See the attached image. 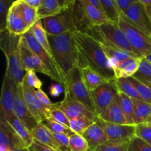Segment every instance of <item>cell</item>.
Wrapping results in <instances>:
<instances>
[{"mask_svg":"<svg viewBox=\"0 0 151 151\" xmlns=\"http://www.w3.org/2000/svg\"><path fill=\"white\" fill-rule=\"evenodd\" d=\"M63 88L64 98L81 102L95 114V109L91 91L88 90L84 82L80 65L74 68L66 75Z\"/></svg>","mask_w":151,"mask_h":151,"instance_id":"obj_5","label":"cell"},{"mask_svg":"<svg viewBox=\"0 0 151 151\" xmlns=\"http://www.w3.org/2000/svg\"><path fill=\"white\" fill-rule=\"evenodd\" d=\"M22 88L27 106L37 122L38 123H42L46 119H50L49 114L40 105L35 96V89L29 86L24 81H23L22 83Z\"/></svg>","mask_w":151,"mask_h":151,"instance_id":"obj_15","label":"cell"},{"mask_svg":"<svg viewBox=\"0 0 151 151\" xmlns=\"http://www.w3.org/2000/svg\"><path fill=\"white\" fill-rule=\"evenodd\" d=\"M97 117L111 123L127 124L126 119L121 108L119 93L116 94L112 103Z\"/></svg>","mask_w":151,"mask_h":151,"instance_id":"obj_19","label":"cell"},{"mask_svg":"<svg viewBox=\"0 0 151 151\" xmlns=\"http://www.w3.org/2000/svg\"><path fill=\"white\" fill-rule=\"evenodd\" d=\"M64 91V88L60 84H52L50 87V93L53 97H58Z\"/></svg>","mask_w":151,"mask_h":151,"instance_id":"obj_47","label":"cell"},{"mask_svg":"<svg viewBox=\"0 0 151 151\" xmlns=\"http://www.w3.org/2000/svg\"><path fill=\"white\" fill-rule=\"evenodd\" d=\"M32 135L34 139L39 142L50 147L56 151H63L52 133L43 123H39L36 128L32 130Z\"/></svg>","mask_w":151,"mask_h":151,"instance_id":"obj_21","label":"cell"},{"mask_svg":"<svg viewBox=\"0 0 151 151\" xmlns=\"http://www.w3.org/2000/svg\"><path fill=\"white\" fill-rule=\"evenodd\" d=\"M69 148L72 151H90L86 140L82 135L78 134L69 137Z\"/></svg>","mask_w":151,"mask_h":151,"instance_id":"obj_38","label":"cell"},{"mask_svg":"<svg viewBox=\"0 0 151 151\" xmlns=\"http://www.w3.org/2000/svg\"><path fill=\"white\" fill-rule=\"evenodd\" d=\"M118 24L137 55L141 58H145L151 54L150 37L131 26L121 17Z\"/></svg>","mask_w":151,"mask_h":151,"instance_id":"obj_7","label":"cell"},{"mask_svg":"<svg viewBox=\"0 0 151 151\" xmlns=\"http://www.w3.org/2000/svg\"><path fill=\"white\" fill-rule=\"evenodd\" d=\"M13 0H0V32L7 29V21L9 11Z\"/></svg>","mask_w":151,"mask_h":151,"instance_id":"obj_39","label":"cell"},{"mask_svg":"<svg viewBox=\"0 0 151 151\" xmlns=\"http://www.w3.org/2000/svg\"><path fill=\"white\" fill-rule=\"evenodd\" d=\"M147 122H148V123H150V125H151V115L150 116V117H149L148 120H147Z\"/></svg>","mask_w":151,"mask_h":151,"instance_id":"obj_55","label":"cell"},{"mask_svg":"<svg viewBox=\"0 0 151 151\" xmlns=\"http://www.w3.org/2000/svg\"><path fill=\"white\" fill-rule=\"evenodd\" d=\"M82 136L88 142L90 151H94L97 146L109 141L104 130L96 122L88 127Z\"/></svg>","mask_w":151,"mask_h":151,"instance_id":"obj_20","label":"cell"},{"mask_svg":"<svg viewBox=\"0 0 151 151\" xmlns=\"http://www.w3.org/2000/svg\"><path fill=\"white\" fill-rule=\"evenodd\" d=\"M74 31L60 35H48L52 54L59 66L63 78L80 65V55L74 38Z\"/></svg>","mask_w":151,"mask_h":151,"instance_id":"obj_2","label":"cell"},{"mask_svg":"<svg viewBox=\"0 0 151 151\" xmlns=\"http://www.w3.org/2000/svg\"><path fill=\"white\" fill-rule=\"evenodd\" d=\"M95 122L103 128L109 141L131 140L136 136V125L116 124L108 122L97 117Z\"/></svg>","mask_w":151,"mask_h":151,"instance_id":"obj_11","label":"cell"},{"mask_svg":"<svg viewBox=\"0 0 151 151\" xmlns=\"http://www.w3.org/2000/svg\"><path fill=\"white\" fill-rule=\"evenodd\" d=\"M19 1V0H18ZM20 4L21 10H22V15L24 19L25 22L27 25L28 28L30 29L37 21L39 20L38 15V9L29 5L24 1H19Z\"/></svg>","mask_w":151,"mask_h":151,"instance_id":"obj_32","label":"cell"},{"mask_svg":"<svg viewBox=\"0 0 151 151\" xmlns=\"http://www.w3.org/2000/svg\"><path fill=\"white\" fill-rule=\"evenodd\" d=\"M59 2V4L62 8L65 9L66 7V0H58Z\"/></svg>","mask_w":151,"mask_h":151,"instance_id":"obj_52","label":"cell"},{"mask_svg":"<svg viewBox=\"0 0 151 151\" xmlns=\"http://www.w3.org/2000/svg\"><path fill=\"white\" fill-rule=\"evenodd\" d=\"M42 123L53 134H63L69 137L75 134L70 128H68L66 125L55 122L50 119H46Z\"/></svg>","mask_w":151,"mask_h":151,"instance_id":"obj_36","label":"cell"},{"mask_svg":"<svg viewBox=\"0 0 151 151\" xmlns=\"http://www.w3.org/2000/svg\"><path fill=\"white\" fill-rule=\"evenodd\" d=\"M134 77L147 85L151 86V63L145 58H142L138 72Z\"/></svg>","mask_w":151,"mask_h":151,"instance_id":"obj_35","label":"cell"},{"mask_svg":"<svg viewBox=\"0 0 151 151\" xmlns=\"http://www.w3.org/2000/svg\"><path fill=\"white\" fill-rule=\"evenodd\" d=\"M147 10H148V12H149V14H150V18H151V10H149V9H147Z\"/></svg>","mask_w":151,"mask_h":151,"instance_id":"obj_56","label":"cell"},{"mask_svg":"<svg viewBox=\"0 0 151 151\" xmlns=\"http://www.w3.org/2000/svg\"><path fill=\"white\" fill-rule=\"evenodd\" d=\"M143 58H131L121 62L114 68L116 79L128 78L135 75L138 72L140 63Z\"/></svg>","mask_w":151,"mask_h":151,"instance_id":"obj_22","label":"cell"},{"mask_svg":"<svg viewBox=\"0 0 151 151\" xmlns=\"http://www.w3.org/2000/svg\"><path fill=\"white\" fill-rule=\"evenodd\" d=\"M1 117H2V116H1ZM3 118L7 121V122L15 130V131L17 133L18 135L23 140L24 142L26 144V145L28 147H30L32 143H33L34 138L32 135V133L21 122L20 119L14 114H12L8 115V116Z\"/></svg>","mask_w":151,"mask_h":151,"instance_id":"obj_24","label":"cell"},{"mask_svg":"<svg viewBox=\"0 0 151 151\" xmlns=\"http://www.w3.org/2000/svg\"><path fill=\"white\" fill-rule=\"evenodd\" d=\"M83 31L91 34L103 45L127 50L136 54L118 23L110 21L98 26L88 25Z\"/></svg>","mask_w":151,"mask_h":151,"instance_id":"obj_4","label":"cell"},{"mask_svg":"<svg viewBox=\"0 0 151 151\" xmlns=\"http://www.w3.org/2000/svg\"><path fill=\"white\" fill-rule=\"evenodd\" d=\"M78 0H66V7L76 4Z\"/></svg>","mask_w":151,"mask_h":151,"instance_id":"obj_51","label":"cell"},{"mask_svg":"<svg viewBox=\"0 0 151 151\" xmlns=\"http://www.w3.org/2000/svg\"><path fill=\"white\" fill-rule=\"evenodd\" d=\"M21 36L11 33L7 29L1 32L0 35V47L7 59L6 72L16 85H20L23 83L25 75L19 55Z\"/></svg>","mask_w":151,"mask_h":151,"instance_id":"obj_3","label":"cell"},{"mask_svg":"<svg viewBox=\"0 0 151 151\" xmlns=\"http://www.w3.org/2000/svg\"><path fill=\"white\" fill-rule=\"evenodd\" d=\"M13 151H30L29 147H23V148H18Z\"/></svg>","mask_w":151,"mask_h":151,"instance_id":"obj_53","label":"cell"},{"mask_svg":"<svg viewBox=\"0 0 151 151\" xmlns=\"http://www.w3.org/2000/svg\"><path fill=\"white\" fill-rule=\"evenodd\" d=\"M119 93V101L121 108L126 119L128 125H135L134 124V109L133 100L122 93Z\"/></svg>","mask_w":151,"mask_h":151,"instance_id":"obj_31","label":"cell"},{"mask_svg":"<svg viewBox=\"0 0 151 151\" xmlns=\"http://www.w3.org/2000/svg\"><path fill=\"white\" fill-rule=\"evenodd\" d=\"M117 94L118 91L115 85V81L103 84L95 90L91 91L97 117L112 103Z\"/></svg>","mask_w":151,"mask_h":151,"instance_id":"obj_9","label":"cell"},{"mask_svg":"<svg viewBox=\"0 0 151 151\" xmlns=\"http://www.w3.org/2000/svg\"><path fill=\"white\" fill-rule=\"evenodd\" d=\"M19 55H20L21 63L25 72L28 70H32L35 72H39L47 75L52 80L53 79L52 75L48 68L45 66V64L38 57V55H35L27 46L24 41L22 40V36L19 44Z\"/></svg>","mask_w":151,"mask_h":151,"instance_id":"obj_10","label":"cell"},{"mask_svg":"<svg viewBox=\"0 0 151 151\" xmlns=\"http://www.w3.org/2000/svg\"><path fill=\"white\" fill-rule=\"evenodd\" d=\"M102 10L109 21L118 23L120 19L121 11L115 0H98Z\"/></svg>","mask_w":151,"mask_h":151,"instance_id":"obj_28","label":"cell"},{"mask_svg":"<svg viewBox=\"0 0 151 151\" xmlns=\"http://www.w3.org/2000/svg\"><path fill=\"white\" fill-rule=\"evenodd\" d=\"M133 103L134 109V124L138 125L147 122L151 115V104L140 100H133Z\"/></svg>","mask_w":151,"mask_h":151,"instance_id":"obj_26","label":"cell"},{"mask_svg":"<svg viewBox=\"0 0 151 151\" xmlns=\"http://www.w3.org/2000/svg\"><path fill=\"white\" fill-rule=\"evenodd\" d=\"M145 58L147 59V60H148V61L150 62V63H151V54L149 55H147V57H145Z\"/></svg>","mask_w":151,"mask_h":151,"instance_id":"obj_54","label":"cell"},{"mask_svg":"<svg viewBox=\"0 0 151 151\" xmlns=\"http://www.w3.org/2000/svg\"><path fill=\"white\" fill-rule=\"evenodd\" d=\"M83 13L89 26H98L110 21L101 10L91 4L88 0H78Z\"/></svg>","mask_w":151,"mask_h":151,"instance_id":"obj_18","label":"cell"},{"mask_svg":"<svg viewBox=\"0 0 151 151\" xmlns=\"http://www.w3.org/2000/svg\"><path fill=\"white\" fill-rule=\"evenodd\" d=\"M13 114L20 119L21 122L27 127V128L31 133L32 130L36 128L39 124L34 118L27 106L23 97L22 84L16 86L14 106H13Z\"/></svg>","mask_w":151,"mask_h":151,"instance_id":"obj_13","label":"cell"},{"mask_svg":"<svg viewBox=\"0 0 151 151\" xmlns=\"http://www.w3.org/2000/svg\"><path fill=\"white\" fill-rule=\"evenodd\" d=\"M24 81L29 86L33 88L34 89H41L43 83L42 82H41V80L38 78V76H37L36 74H35V72H34V71H26V72H25Z\"/></svg>","mask_w":151,"mask_h":151,"instance_id":"obj_43","label":"cell"},{"mask_svg":"<svg viewBox=\"0 0 151 151\" xmlns=\"http://www.w3.org/2000/svg\"><path fill=\"white\" fill-rule=\"evenodd\" d=\"M29 148L30 151H56L54 149L39 142L35 139H34L33 143Z\"/></svg>","mask_w":151,"mask_h":151,"instance_id":"obj_45","label":"cell"},{"mask_svg":"<svg viewBox=\"0 0 151 151\" xmlns=\"http://www.w3.org/2000/svg\"><path fill=\"white\" fill-rule=\"evenodd\" d=\"M7 29L11 33L17 35H24L29 29L24 19L20 4L18 0H16L13 2L9 11L7 21Z\"/></svg>","mask_w":151,"mask_h":151,"instance_id":"obj_17","label":"cell"},{"mask_svg":"<svg viewBox=\"0 0 151 151\" xmlns=\"http://www.w3.org/2000/svg\"><path fill=\"white\" fill-rule=\"evenodd\" d=\"M115 85L118 92L122 93L133 100H142L135 86L131 83L128 78H118L115 80Z\"/></svg>","mask_w":151,"mask_h":151,"instance_id":"obj_30","label":"cell"},{"mask_svg":"<svg viewBox=\"0 0 151 151\" xmlns=\"http://www.w3.org/2000/svg\"><path fill=\"white\" fill-rule=\"evenodd\" d=\"M88 1H89L91 3V4H94V6H96V7H98V8L100 9V10H102L101 6H100V2H99L98 0H88ZM102 11H103V10H102Z\"/></svg>","mask_w":151,"mask_h":151,"instance_id":"obj_50","label":"cell"},{"mask_svg":"<svg viewBox=\"0 0 151 151\" xmlns=\"http://www.w3.org/2000/svg\"><path fill=\"white\" fill-rule=\"evenodd\" d=\"M50 119L55 121V122H57L58 123L62 124V125H66L68 128H70L69 118L66 116L64 112L60 109L58 103H53L52 107L50 109Z\"/></svg>","mask_w":151,"mask_h":151,"instance_id":"obj_40","label":"cell"},{"mask_svg":"<svg viewBox=\"0 0 151 151\" xmlns=\"http://www.w3.org/2000/svg\"><path fill=\"white\" fill-rule=\"evenodd\" d=\"M74 38L80 55V66H88L104 78L115 81L114 71L103 46L86 31H74Z\"/></svg>","mask_w":151,"mask_h":151,"instance_id":"obj_1","label":"cell"},{"mask_svg":"<svg viewBox=\"0 0 151 151\" xmlns=\"http://www.w3.org/2000/svg\"><path fill=\"white\" fill-rule=\"evenodd\" d=\"M19 1H24V0H19Z\"/></svg>","mask_w":151,"mask_h":151,"instance_id":"obj_57","label":"cell"},{"mask_svg":"<svg viewBox=\"0 0 151 151\" xmlns=\"http://www.w3.org/2000/svg\"><path fill=\"white\" fill-rule=\"evenodd\" d=\"M139 1L142 3L145 6L146 8L151 10V0H139Z\"/></svg>","mask_w":151,"mask_h":151,"instance_id":"obj_49","label":"cell"},{"mask_svg":"<svg viewBox=\"0 0 151 151\" xmlns=\"http://www.w3.org/2000/svg\"><path fill=\"white\" fill-rule=\"evenodd\" d=\"M35 96L39 102L40 105L42 106L43 109L47 112V114L50 116V109H52L53 106V103H52L51 100L48 97L45 92L42 89L35 90Z\"/></svg>","mask_w":151,"mask_h":151,"instance_id":"obj_44","label":"cell"},{"mask_svg":"<svg viewBox=\"0 0 151 151\" xmlns=\"http://www.w3.org/2000/svg\"><path fill=\"white\" fill-rule=\"evenodd\" d=\"M36 38L37 41L44 47V48L50 53L51 55H52L51 52V49H50V43H49L48 39V35H47V32H46L45 29L43 25V22L41 19H39L35 23V24L29 29Z\"/></svg>","mask_w":151,"mask_h":151,"instance_id":"obj_29","label":"cell"},{"mask_svg":"<svg viewBox=\"0 0 151 151\" xmlns=\"http://www.w3.org/2000/svg\"><path fill=\"white\" fill-rule=\"evenodd\" d=\"M121 13L125 11L127 8L132 5L134 3L139 1V0H115Z\"/></svg>","mask_w":151,"mask_h":151,"instance_id":"obj_46","label":"cell"},{"mask_svg":"<svg viewBox=\"0 0 151 151\" xmlns=\"http://www.w3.org/2000/svg\"><path fill=\"white\" fill-rule=\"evenodd\" d=\"M41 1H42V0H24V1H24L25 3H27V4H29V5L38 9V7H39L40 4H41Z\"/></svg>","mask_w":151,"mask_h":151,"instance_id":"obj_48","label":"cell"},{"mask_svg":"<svg viewBox=\"0 0 151 151\" xmlns=\"http://www.w3.org/2000/svg\"><path fill=\"white\" fill-rule=\"evenodd\" d=\"M95 121L91 120L86 117H81L69 120L70 128L75 134L82 135L84 131L89 126H91Z\"/></svg>","mask_w":151,"mask_h":151,"instance_id":"obj_37","label":"cell"},{"mask_svg":"<svg viewBox=\"0 0 151 151\" xmlns=\"http://www.w3.org/2000/svg\"><path fill=\"white\" fill-rule=\"evenodd\" d=\"M131 140L108 141L97 146L94 151H128Z\"/></svg>","mask_w":151,"mask_h":151,"instance_id":"obj_33","label":"cell"},{"mask_svg":"<svg viewBox=\"0 0 151 151\" xmlns=\"http://www.w3.org/2000/svg\"><path fill=\"white\" fill-rule=\"evenodd\" d=\"M103 46L106 55L109 57L111 65L113 67V69L116 67L121 62L124 61L127 59L131 58H141L139 57L137 55L127 51V50L114 48V47H109V46Z\"/></svg>","mask_w":151,"mask_h":151,"instance_id":"obj_25","label":"cell"},{"mask_svg":"<svg viewBox=\"0 0 151 151\" xmlns=\"http://www.w3.org/2000/svg\"><path fill=\"white\" fill-rule=\"evenodd\" d=\"M83 78L90 91H92L103 84L110 82V80L104 78L88 66H80Z\"/></svg>","mask_w":151,"mask_h":151,"instance_id":"obj_23","label":"cell"},{"mask_svg":"<svg viewBox=\"0 0 151 151\" xmlns=\"http://www.w3.org/2000/svg\"><path fill=\"white\" fill-rule=\"evenodd\" d=\"M128 79L135 86L142 100L151 104V86L147 85L134 76L128 78Z\"/></svg>","mask_w":151,"mask_h":151,"instance_id":"obj_34","label":"cell"},{"mask_svg":"<svg viewBox=\"0 0 151 151\" xmlns=\"http://www.w3.org/2000/svg\"><path fill=\"white\" fill-rule=\"evenodd\" d=\"M63 10L58 0H42L38 8V18L42 20L45 18L56 16Z\"/></svg>","mask_w":151,"mask_h":151,"instance_id":"obj_27","label":"cell"},{"mask_svg":"<svg viewBox=\"0 0 151 151\" xmlns=\"http://www.w3.org/2000/svg\"><path fill=\"white\" fill-rule=\"evenodd\" d=\"M16 84L13 81L10 75L5 72L3 79L1 88V99H0V116L5 117L13 114V106L15 101Z\"/></svg>","mask_w":151,"mask_h":151,"instance_id":"obj_14","label":"cell"},{"mask_svg":"<svg viewBox=\"0 0 151 151\" xmlns=\"http://www.w3.org/2000/svg\"><path fill=\"white\" fill-rule=\"evenodd\" d=\"M136 128V136L146 142L148 143L151 146V125L148 122L138 124Z\"/></svg>","mask_w":151,"mask_h":151,"instance_id":"obj_41","label":"cell"},{"mask_svg":"<svg viewBox=\"0 0 151 151\" xmlns=\"http://www.w3.org/2000/svg\"><path fill=\"white\" fill-rule=\"evenodd\" d=\"M22 38L28 47L38 55V57L43 61L45 66L48 68L51 74L52 75L53 81L60 84L63 87L65 86V80L63 78L60 69L58 66L57 63L55 60L52 55L50 54L42 45L37 41L36 38L32 33L30 29L27 31L26 33L22 35Z\"/></svg>","mask_w":151,"mask_h":151,"instance_id":"obj_6","label":"cell"},{"mask_svg":"<svg viewBox=\"0 0 151 151\" xmlns=\"http://www.w3.org/2000/svg\"><path fill=\"white\" fill-rule=\"evenodd\" d=\"M23 147H28L7 121L0 116V151H13Z\"/></svg>","mask_w":151,"mask_h":151,"instance_id":"obj_12","label":"cell"},{"mask_svg":"<svg viewBox=\"0 0 151 151\" xmlns=\"http://www.w3.org/2000/svg\"><path fill=\"white\" fill-rule=\"evenodd\" d=\"M60 109L64 112L69 120L78 119L81 117H86L91 120L95 121L97 116L88 107L78 100L63 98L61 102L58 103Z\"/></svg>","mask_w":151,"mask_h":151,"instance_id":"obj_16","label":"cell"},{"mask_svg":"<svg viewBox=\"0 0 151 151\" xmlns=\"http://www.w3.org/2000/svg\"><path fill=\"white\" fill-rule=\"evenodd\" d=\"M120 17L129 24L151 38V18L147 9L139 1L122 12Z\"/></svg>","mask_w":151,"mask_h":151,"instance_id":"obj_8","label":"cell"},{"mask_svg":"<svg viewBox=\"0 0 151 151\" xmlns=\"http://www.w3.org/2000/svg\"><path fill=\"white\" fill-rule=\"evenodd\" d=\"M128 151H151V146L141 138L135 136L130 142Z\"/></svg>","mask_w":151,"mask_h":151,"instance_id":"obj_42","label":"cell"}]
</instances>
